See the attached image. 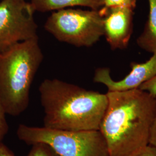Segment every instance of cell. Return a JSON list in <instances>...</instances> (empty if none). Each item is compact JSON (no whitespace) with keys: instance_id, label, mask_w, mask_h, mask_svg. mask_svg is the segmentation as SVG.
<instances>
[{"instance_id":"cell-1","label":"cell","mask_w":156,"mask_h":156,"mask_svg":"<svg viewBox=\"0 0 156 156\" xmlns=\"http://www.w3.org/2000/svg\"><path fill=\"white\" fill-rule=\"evenodd\" d=\"M100 127L110 156H131L149 145L156 97L137 89L108 91Z\"/></svg>"},{"instance_id":"cell-2","label":"cell","mask_w":156,"mask_h":156,"mask_svg":"<svg viewBox=\"0 0 156 156\" xmlns=\"http://www.w3.org/2000/svg\"><path fill=\"white\" fill-rule=\"evenodd\" d=\"M45 128L64 131L99 130L108 106L106 94L57 79L39 86Z\"/></svg>"},{"instance_id":"cell-3","label":"cell","mask_w":156,"mask_h":156,"mask_svg":"<svg viewBox=\"0 0 156 156\" xmlns=\"http://www.w3.org/2000/svg\"><path fill=\"white\" fill-rule=\"evenodd\" d=\"M43 59L38 38L0 53V98L6 114L16 116L26 110L31 84Z\"/></svg>"},{"instance_id":"cell-4","label":"cell","mask_w":156,"mask_h":156,"mask_svg":"<svg viewBox=\"0 0 156 156\" xmlns=\"http://www.w3.org/2000/svg\"><path fill=\"white\" fill-rule=\"evenodd\" d=\"M18 138L28 145L45 143L61 156H110L100 130L64 131L20 124Z\"/></svg>"},{"instance_id":"cell-5","label":"cell","mask_w":156,"mask_h":156,"mask_svg":"<svg viewBox=\"0 0 156 156\" xmlns=\"http://www.w3.org/2000/svg\"><path fill=\"white\" fill-rule=\"evenodd\" d=\"M44 27L60 42L90 47L104 36V16L99 10L66 8L53 12Z\"/></svg>"},{"instance_id":"cell-6","label":"cell","mask_w":156,"mask_h":156,"mask_svg":"<svg viewBox=\"0 0 156 156\" xmlns=\"http://www.w3.org/2000/svg\"><path fill=\"white\" fill-rule=\"evenodd\" d=\"M35 12L25 0L0 2V53L20 42L38 38Z\"/></svg>"},{"instance_id":"cell-7","label":"cell","mask_w":156,"mask_h":156,"mask_svg":"<svg viewBox=\"0 0 156 156\" xmlns=\"http://www.w3.org/2000/svg\"><path fill=\"white\" fill-rule=\"evenodd\" d=\"M134 10L121 6L99 9L104 16V36L112 50L127 48L133 31Z\"/></svg>"},{"instance_id":"cell-8","label":"cell","mask_w":156,"mask_h":156,"mask_svg":"<svg viewBox=\"0 0 156 156\" xmlns=\"http://www.w3.org/2000/svg\"><path fill=\"white\" fill-rule=\"evenodd\" d=\"M130 73L120 80H114L108 68L95 70L94 82L105 85L108 91H122L139 89L140 86L156 75V54L145 62L131 63Z\"/></svg>"},{"instance_id":"cell-9","label":"cell","mask_w":156,"mask_h":156,"mask_svg":"<svg viewBox=\"0 0 156 156\" xmlns=\"http://www.w3.org/2000/svg\"><path fill=\"white\" fill-rule=\"evenodd\" d=\"M35 11H56L75 6H84L99 10L103 6V0H31Z\"/></svg>"},{"instance_id":"cell-10","label":"cell","mask_w":156,"mask_h":156,"mask_svg":"<svg viewBox=\"0 0 156 156\" xmlns=\"http://www.w3.org/2000/svg\"><path fill=\"white\" fill-rule=\"evenodd\" d=\"M149 13L142 33L136 39L142 49L156 54V0H148Z\"/></svg>"},{"instance_id":"cell-11","label":"cell","mask_w":156,"mask_h":156,"mask_svg":"<svg viewBox=\"0 0 156 156\" xmlns=\"http://www.w3.org/2000/svg\"><path fill=\"white\" fill-rule=\"evenodd\" d=\"M26 156H61L50 145L45 143H35Z\"/></svg>"},{"instance_id":"cell-12","label":"cell","mask_w":156,"mask_h":156,"mask_svg":"<svg viewBox=\"0 0 156 156\" xmlns=\"http://www.w3.org/2000/svg\"><path fill=\"white\" fill-rule=\"evenodd\" d=\"M138 0H103V6L100 9L105 11L113 7H127L135 9Z\"/></svg>"},{"instance_id":"cell-13","label":"cell","mask_w":156,"mask_h":156,"mask_svg":"<svg viewBox=\"0 0 156 156\" xmlns=\"http://www.w3.org/2000/svg\"><path fill=\"white\" fill-rule=\"evenodd\" d=\"M6 115L4 107L0 98V144L2 143V140L8 132V125L6 120Z\"/></svg>"},{"instance_id":"cell-14","label":"cell","mask_w":156,"mask_h":156,"mask_svg":"<svg viewBox=\"0 0 156 156\" xmlns=\"http://www.w3.org/2000/svg\"><path fill=\"white\" fill-rule=\"evenodd\" d=\"M139 89L145 91L152 96L156 97V75L142 84L139 87Z\"/></svg>"},{"instance_id":"cell-15","label":"cell","mask_w":156,"mask_h":156,"mask_svg":"<svg viewBox=\"0 0 156 156\" xmlns=\"http://www.w3.org/2000/svg\"><path fill=\"white\" fill-rule=\"evenodd\" d=\"M149 145L156 148V109L154 116L151 126L149 139Z\"/></svg>"},{"instance_id":"cell-16","label":"cell","mask_w":156,"mask_h":156,"mask_svg":"<svg viewBox=\"0 0 156 156\" xmlns=\"http://www.w3.org/2000/svg\"><path fill=\"white\" fill-rule=\"evenodd\" d=\"M131 156H156V148L149 145Z\"/></svg>"},{"instance_id":"cell-17","label":"cell","mask_w":156,"mask_h":156,"mask_svg":"<svg viewBox=\"0 0 156 156\" xmlns=\"http://www.w3.org/2000/svg\"><path fill=\"white\" fill-rule=\"evenodd\" d=\"M0 156H15L6 145L2 143L0 144Z\"/></svg>"}]
</instances>
